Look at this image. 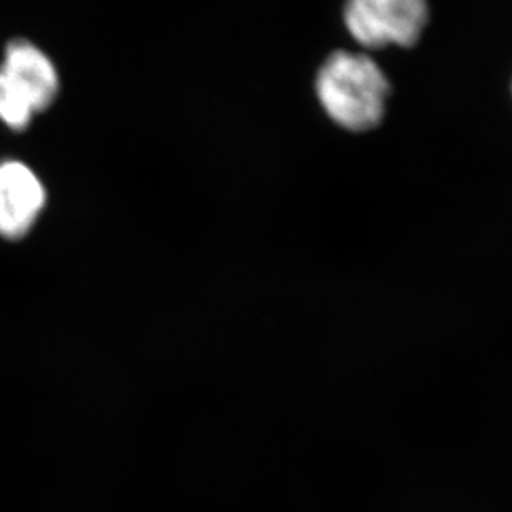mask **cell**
Wrapping results in <instances>:
<instances>
[{"label":"cell","mask_w":512,"mask_h":512,"mask_svg":"<svg viewBox=\"0 0 512 512\" xmlns=\"http://www.w3.org/2000/svg\"><path fill=\"white\" fill-rule=\"evenodd\" d=\"M315 92L331 122L350 132H368L386 114L391 84L370 55L336 50L316 72Z\"/></svg>","instance_id":"cell-1"},{"label":"cell","mask_w":512,"mask_h":512,"mask_svg":"<svg viewBox=\"0 0 512 512\" xmlns=\"http://www.w3.org/2000/svg\"><path fill=\"white\" fill-rule=\"evenodd\" d=\"M429 20L428 0H346L343 22L366 49L413 47Z\"/></svg>","instance_id":"cell-2"},{"label":"cell","mask_w":512,"mask_h":512,"mask_svg":"<svg viewBox=\"0 0 512 512\" xmlns=\"http://www.w3.org/2000/svg\"><path fill=\"white\" fill-rule=\"evenodd\" d=\"M0 72L37 115L49 110L59 97L57 65L32 40H10L4 47Z\"/></svg>","instance_id":"cell-3"},{"label":"cell","mask_w":512,"mask_h":512,"mask_svg":"<svg viewBox=\"0 0 512 512\" xmlns=\"http://www.w3.org/2000/svg\"><path fill=\"white\" fill-rule=\"evenodd\" d=\"M44 183L37 173L19 162H0V235L9 240L24 237L45 205Z\"/></svg>","instance_id":"cell-4"},{"label":"cell","mask_w":512,"mask_h":512,"mask_svg":"<svg viewBox=\"0 0 512 512\" xmlns=\"http://www.w3.org/2000/svg\"><path fill=\"white\" fill-rule=\"evenodd\" d=\"M35 115L34 109L15 92L0 72V124L14 132H22L34 122Z\"/></svg>","instance_id":"cell-5"}]
</instances>
